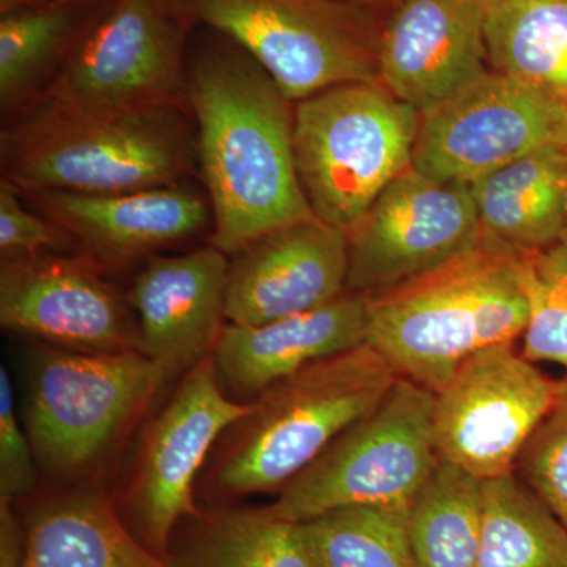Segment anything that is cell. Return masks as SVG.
<instances>
[{
    "label": "cell",
    "mask_w": 567,
    "mask_h": 567,
    "mask_svg": "<svg viewBox=\"0 0 567 567\" xmlns=\"http://www.w3.org/2000/svg\"><path fill=\"white\" fill-rule=\"evenodd\" d=\"M188 100L213 246L229 256L315 218L295 163L292 102L251 55L205 29L189 44Z\"/></svg>",
    "instance_id": "1"
},
{
    "label": "cell",
    "mask_w": 567,
    "mask_h": 567,
    "mask_svg": "<svg viewBox=\"0 0 567 567\" xmlns=\"http://www.w3.org/2000/svg\"><path fill=\"white\" fill-rule=\"evenodd\" d=\"M3 181L20 193L115 194L185 185L196 173L192 111L39 104L0 136Z\"/></svg>",
    "instance_id": "2"
},
{
    "label": "cell",
    "mask_w": 567,
    "mask_h": 567,
    "mask_svg": "<svg viewBox=\"0 0 567 567\" xmlns=\"http://www.w3.org/2000/svg\"><path fill=\"white\" fill-rule=\"evenodd\" d=\"M527 322L520 259L480 248L372 297L365 344L435 394L476 353L514 344Z\"/></svg>",
    "instance_id": "3"
},
{
    "label": "cell",
    "mask_w": 567,
    "mask_h": 567,
    "mask_svg": "<svg viewBox=\"0 0 567 567\" xmlns=\"http://www.w3.org/2000/svg\"><path fill=\"white\" fill-rule=\"evenodd\" d=\"M398 375L369 344L317 361L256 395L210 475L212 491H281L388 393Z\"/></svg>",
    "instance_id": "4"
},
{
    "label": "cell",
    "mask_w": 567,
    "mask_h": 567,
    "mask_svg": "<svg viewBox=\"0 0 567 567\" xmlns=\"http://www.w3.org/2000/svg\"><path fill=\"white\" fill-rule=\"evenodd\" d=\"M421 114L380 82L334 85L293 107L298 178L317 218L349 230L412 167Z\"/></svg>",
    "instance_id": "5"
},
{
    "label": "cell",
    "mask_w": 567,
    "mask_h": 567,
    "mask_svg": "<svg viewBox=\"0 0 567 567\" xmlns=\"http://www.w3.org/2000/svg\"><path fill=\"white\" fill-rule=\"evenodd\" d=\"M196 28L221 33L292 103L353 82H380L385 18L344 0H175Z\"/></svg>",
    "instance_id": "6"
},
{
    "label": "cell",
    "mask_w": 567,
    "mask_h": 567,
    "mask_svg": "<svg viewBox=\"0 0 567 567\" xmlns=\"http://www.w3.org/2000/svg\"><path fill=\"white\" fill-rule=\"evenodd\" d=\"M434 398L398 377L371 412L281 488L271 509L303 524L341 507L409 506L440 461Z\"/></svg>",
    "instance_id": "7"
},
{
    "label": "cell",
    "mask_w": 567,
    "mask_h": 567,
    "mask_svg": "<svg viewBox=\"0 0 567 567\" xmlns=\"http://www.w3.org/2000/svg\"><path fill=\"white\" fill-rule=\"evenodd\" d=\"M173 377L140 350L85 353L41 347L33 360L28 435L52 475L89 472Z\"/></svg>",
    "instance_id": "8"
},
{
    "label": "cell",
    "mask_w": 567,
    "mask_h": 567,
    "mask_svg": "<svg viewBox=\"0 0 567 567\" xmlns=\"http://www.w3.org/2000/svg\"><path fill=\"white\" fill-rule=\"evenodd\" d=\"M194 29L175 0H112L33 106L192 111L188 54Z\"/></svg>",
    "instance_id": "9"
},
{
    "label": "cell",
    "mask_w": 567,
    "mask_h": 567,
    "mask_svg": "<svg viewBox=\"0 0 567 567\" xmlns=\"http://www.w3.org/2000/svg\"><path fill=\"white\" fill-rule=\"evenodd\" d=\"M548 147H567V96L491 70L421 114L412 167L472 183Z\"/></svg>",
    "instance_id": "10"
},
{
    "label": "cell",
    "mask_w": 567,
    "mask_h": 567,
    "mask_svg": "<svg viewBox=\"0 0 567 567\" xmlns=\"http://www.w3.org/2000/svg\"><path fill=\"white\" fill-rule=\"evenodd\" d=\"M347 290L377 297L481 248L468 183L443 182L410 167L347 230Z\"/></svg>",
    "instance_id": "11"
},
{
    "label": "cell",
    "mask_w": 567,
    "mask_h": 567,
    "mask_svg": "<svg viewBox=\"0 0 567 567\" xmlns=\"http://www.w3.org/2000/svg\"><path fill=\"white\" fill-rule=\"evenodd\" d=\"M558 385L514 344L476 353L435 393L436 454L481 483L513 475Z\"/></svg>",
    "instance_id": "12"
},
{
    "label": "cell",
    "mask_w": 567,
    "mask_h": 567,
    "mask_svg": "<svg viewBox=\"0 0 567 567\" xmlns=\"http://www.w3.org/2000/svg\"><path fill=\"white\" fill-rule=\"evenodd\" d=\"M221 391L215 357L186 371L171 401L142 439L128 509L144 546L171 559V539L183 518L200 516L194 484L216 440L251 412Z\"/></svg>",
    "instance_id": "13"
},
{
    "label": "cell",
    "mask_w": 567,
    "mask_h": 567,
    "mask_svg": "<svg viewBox=\"0 0 567 567\" xmlns=\"http://www.w3.org/2000/svg\"><path fill=\"white\" fill-rule=\"evenodd\" d=\"M0 323L73 352L140 350L125 305L91 254L2 260Z\"/></svg>",
    "instance_id": "14"
},
{
    "label": "cell",
    "mask_w": 567,
    "mask_h": 567,
    "mask_svg": "<svg viewBox=\"0 0 567 567\" xmlns=\"http://www.w3.org/2000/svg\"><path fill=\"white\" fill-rule=\"evenodd\" d=\"M480 0H401L385 18L380 84L424 114L491 71Z\"/></svg>",
    "instance_id": "15"
},
{
    "label": "cell",
    "mask_w": 567,
    "mask_h": 567,
    "mask_svg": "<svg viewBox=\"0 0 567 567\" xmlns=\"http://www.w3.org/2000/svg\"><path fill=\"white\" fill-rule=\"evenodd\" d=\"M346 230L309 218L264 235L229 264L226 319L256 327L300 315L347 290Z\"/></svg>",
    "instance_id": "16"
},
{
    "label": "cell",
    "mask_w": 567,
    "mask_h": 567,
    "mask_svg": "<svg viewBox=\"0 0 567 567\" xmlns=\"http://www.w3.org/2000/svg\"><path fill=\"white\" fill-rule=\"evenodd\" d=\"M227 254L216 246L153 257L126 303L137 316V349L171 375L215 352L226 319Z\"/></svg>",
    "instance_id": "17"
},
{
    "label": "cell",
    "mask_w": 567,
    "mask_h": 567,
    "mask_svg": "<svg viewBox=\"0 0 567 567\" xmlns=\"http://www.w3.org/2000/svg\"><path fill=\"white\" fill-rule=\"evenodd\" d=\"M95 259L132 260L199 234L210 203L186 185L115 194L21 193Z\"/></svg>",
    "instance_id": "18"
},
{
    "label": "cell",
    "mask_w": 567,
    "mask_h": 567,
    "mask_svg": "<svg viewBox=\"0 0 567 567\" xmlns=\"http://www.w3.org/2000/svg\"><path fill=\"white\" fill-rule=\"evenodd\" d=\"M372 297L346 290L322 306L256 327L229 323L216 344L218 375L240 395H259L317 361L368 341Z\"/></svg>",
    "instance_id": "19"
},
{
    "label": "cell",
    "mask_w": 567,
    "mask_h": 567,
    "mask_svg": "<svg viewBox=\"0 0 567 567\" xmlns=\"http://www.w3.org/2000/svg\"><path fill=\"white\" fill-rule=\"evenodd\" d=\"M468 186L481 248L522 259L567 233V147L529 153Z\"/></svg>",
    "instance_id": "20"
},
{
    "label": "cell",
    "mask_w": 567,
    "mask_h": 567,
    "mask_svg": "<svg viewBox=\"0 0 567 567\" xmlns=\"http://www.w3.org/2000/svg\"><path fill=\"white\" fill-rule=\"evenodd\" d=\"M112 0H44L0 14V106L14 118L39 102Z\"/></svg>",
    "instance_id": "21"
},
{
    "label": "cell",
    "mask_w": 567,
    "mask_h": 567,
    "mask_svg": "<svg viewBox=\"0 0 567 567\" xmlns=\"http://www.w3.org/2000/svg\"><path fill=\"white\" fill-rule=\"evenodd\" d=\"M22 567H177L153 554L95 492L39 507L24 532Z\"/></svg>",
    "instance_id": "22"
},
{
    "label": "cell",
    "mask_w": 567,
    "mask_h": 567,
    "mask_svg": "<svg viewBox=\"0 0 567 567\" xmlns=\"http://www.w3.org/2000/svg\"><path fill=\"white\" fill-rule=\"evenodd\" d=\"M488 66L567 96V0H488Z\"/></svg>",
    "instance_id": "23"
},
{
    "label": "cell",
    "mask_w": 567,
    "mask_h": 567,
    "mask_svg": "<svg viewBox=\"0 0 567 567\" xmlns=\"http://www.w3.org/2000/svg\"><path fill=\"white\" fill-rule=\"evenodd\" d=\"M483 524V483L440 458L406 506L415 567H476Z\"/></svg>",
    "instance_id": "24"
},
{
    "label": "cell",
    "mask_w": 567,
    "mask_h": 567,
    "mask_svg": "<svg viewBox=\"0 0 567 567\" xmlns=\"http://www.w3.org/2000/svg\"><path fill=\"white\" fill-rule=\"evenodd\" d=\"M177 567H316L303 527L270 506L194 517Z\"/></svg>",
    "instance_id": "25"
},
{
    "label": "cell",
    "mask_w": 567,
    "mask_h": 567,
    "mask_svg": "<svg viewBox=\"0 0 567 567\" xmlns=\"http://www.w3.org/2000/svg\"><path fill=\"white\" fill-rule=\"evenodd\" d=\"M476 567H567V532L516 475L483 483Z\"/></svg>",
    "instance_id": "26"
},
{
    "label": "cell",
    "mask_w": 567,
    "mask_h": 567,
    "mask_svg": "<svg viewBox=\"0 0 567 567\" xmlns=\"http://www.w3.org/2000/svg\"><path fill=\"white\" fill-rule=\"evenodd\" d=\"M301 527L316 567H415L406 507H341Z\"/></svg>",
    "instance_id": "27"
},
{
    "label": "cell",
    "mask_w": 567,
    "mask_h": 567,
    "mask_svg": "<svg viewBox=\"0 0 567 567\" xmlns=\"http://www.w3.org/2000/svg\"><path fill=\"white\" fill-rule=\"evenodd\" d=\"M528 301L522 354L532 363L567 369V233L554 245L520 259Z\"/></svg>",
    "instance_id": "28"
},
{
    "label": "cell",
    "mask_w": 567,
    "mask_h": 567,
    "mask_svg": "<svg viewBox=\"0 0 567 567\" xmlns=\"http://www.w3.org/2000/svg\"><path fill=\"white\" fill-rule=\"evenodd\" d=\"M514 475L567 532V377L543 423L522 451Z\"/></svg>",
    "instance_id": "29"
},
{
    "label": "cell",
    "mask_w": 567,
    "mask_h": 567,
    "mask_svg": "<svg viewBox=\"0 0 567 567\" xmlns=\"http://www.w3.org/2000/svg\"><path fill=\"white\" fill-rule=\"evenodd\" d=\"M22 194L0 178V254L2 260L63 252L76 246L58 224L25 207Z\"/></svg>",
    "instance_id": "30"
},
{
    "label": "cell",
    "mask_w": 567,
    "mask_h": 567,
    "mask_svg": "<svg viewBox=\"0 0 567 567\" xmlns=\"http://www.w3.org/2000/svg\"><path fill=\"white\" fill-rule=\"evenodd\" d=\"M31 439L14 412L13 386L6 365L0 368V498L31 494L35 486Z\"/></svg>",
    "instance_id": "31"
},
{
    "label": "cell",
    "mask_w": 567,
    "mask_h": 567,
    "mask_svg": "<svg viewBox=\"0 0 567 567\" xmlns=\"http://www.w3.org/2000/svg\"><path fill=\"white\" fill-rule=\"evenodd\" d=\"M24 533L13 513V499L0 498V567H22Z\"/></svg>",
    "instance_id": "32"
},
{
    "label": "cell",
    "mask_w": 567,
    "mask_h": 567,
    "mask_svg": "<svg viewBox=\"0 0 567 567\" xmlns=\"http://www.w3.org/2000/svg\"><path fill=\"white\" fill-rule=\"evenodd\" d=\"M347 3L371 11V13L379 14V17L386 18L390 11H393L401 0H344Z\"/></svg>",
    "instance_id": "33"
},
{
    "label": "cell",
    "mask_w": 567,
    "mask_h": 567,
    "mask_svg": "<svg viewBox=\"0 0 567 567\" xmlns=\"http://www.w3.org/2000/svg\"><path fill=\"white\" fill-rule=\"evenodd\" d=\"M39 2H44V0H0V14L9 13V11Z\"/></svg>",
    "instance_id": "34"
},
{
    "label": "cell",
    "mask_w": 567,
    "mask_h": 567,
    "mask_svg": "<svg viewBox=\"0 0 567 567\" xmlns=\"http://www.w3.org/2000/svg\"><path fill=\"white\" fill-rule=\"evenodd\" d=\"M481 3H483V6H486V3L488 2V0H480Z\"/></svg>",
    "instance_id": "35"
}]
</instances>
